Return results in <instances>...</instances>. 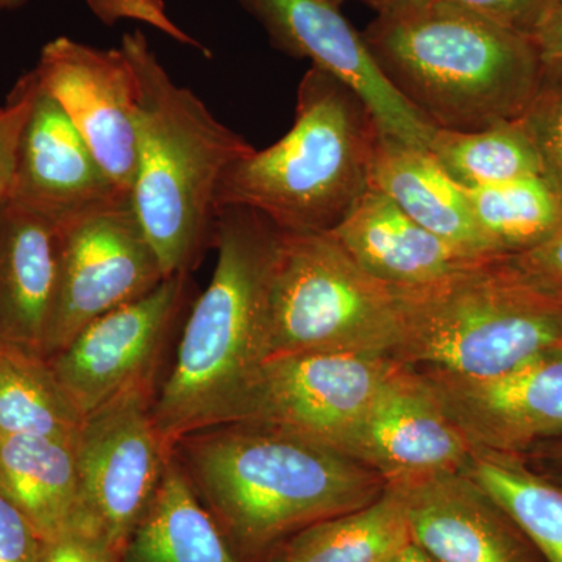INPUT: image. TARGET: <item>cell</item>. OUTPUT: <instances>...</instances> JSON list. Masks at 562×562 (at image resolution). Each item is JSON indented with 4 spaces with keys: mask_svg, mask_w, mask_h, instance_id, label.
<instances>
[{
    "mask_svg": "<svg viewBox=\"0 0 562 562\" xmlns=\"http://www.w3.org/2000/svg\"><path fill=\"white\" fill-rule=\"evenodd\" d=\"M409 542L402 494L386 484L376 501L303 528L281 552L286 562H383Z\"/></svg>",
    "mask_w": 562,
    "mask_h": 562,
    "instance_id": "obj_23",
    "label": "cell"
},
{
    "mask_svg": "<svg viewBox=\"0 0 562 562\" xmlns=\"http://www.w3.org/2000/svg\"><path fill=\"white\" fill-rule=\"evenodd\" d=\"M38 90L35 74L22 76L9 101L0 109V201L9 195L14 168H16L18 147L25 122L31 114L33 99Z\"/></svg>",
    "mask_w": 562,
    "mask_h": 562,
    "instance_id": "obj_29",
    "label": "cell"
},
{
    "mask_svg": "<svg viewBox=\"0 0 562 562\" xmlns=\"http://www.w3.org/2000/svg\"><path fill=\"white\" fill-rule=\"evenodd\" d=\"M465 192L476 225L498 258L535 249L562 228V195L542 177Z\"/></svg>",
    "mask_w": 562,
    "mask_h": 562,
    "instance_id": "obj_26",
    "label": "cell"
},
{
    "mask_svg": "<svg viewBox=\"0 0 562 562\" xmlns=\"http://www.w3.org/2000/svg\"><path fill=\"white\" fill-rule=\"evenodd\" d=\"M269 358L339 351L392 358L394 288L362 271L328 233H280L268 286Z\"/></svg>",
    "mask_w": 562,
    "mask_h": 562,
    "instance_id": "obj_7",
    "label": "cell"
},
{
    "mask_svg": "<svg viewBox=\"0 0 562 562\" xmlns=\"http://www.w3.org/2000/svg\"><path fill=\"white\" fill-rule=\"evenodd\" d=\"M519 121L538 155L542 179L562 195V58H543Z\"/></svg>",
    "mask_w": 562,
    "mask_h": 562,
    "instance_id": "obj_28",
    "label": "cell"
},
{
    "mask_svg": "<svg viewBox=\"0 0 562 562\" xmlns=\"http://www.w3.org/2000/svg\"><path fill=\"white\" fill-rule=\"evenodd\" d=\"M535 41L543 58H562V0L554 7Z\"/></svg>",
    "mask_w": 562,
    "mask_h": 562,
    "instance_id": "obj_36",
    "label": "cell"
},
{
    "mask_svg": "<svg viewBox=\"0 0 562 562\" xmlns=\"http://www.w3.org/2000/svg\"><path fill=\"white\" fill-rule=\"evenodd\" d=\"M7 198L63 231L128 201L132 192L110 179L60 103L38 83Z\"/></svg>",
    "mask_w": 562,
    "mask_h": 562,
    "instance_id": "obj_16",
    "label": "cell"
},
{
    "mask_svg": "<svg viewBox=\"0 0 562 562\" xmlns=\"http://www.w3.org/2000/svg\"><path fill=\"white\" fill-rule=\"evenodd\" d=\"M395 562H438L432 560L430 554L424 552L413 541L403 547L402 552L397 554Z\"/></svg>",
    "mask_w": 562,
    "mask_h": 562,
    "instance_id": "obj_38",
    "label": "cell"
},
{
    "mask_svg": "<svg viewBox=\"0 0 562 562\" xmlns=\"http://www.w3.org/2000/svg\"><path fill=\"white\" fill-rule=\"evenodd\" d=\"M261 562H286L283 557V552L280 550H277L276 553H272L271 557L266 558V560H262Z\"/></svg>",
    "mask_w": 562,
    "mask_h": 562,
    "instance_id": "obj_40",
    "label": "cell"
},
{
    "mask_svg": "<svg viewBox=\"0 0 562 562\" xmlns=\"http://www.w3.org/2000/svg\"><path fill=\"white\" fill-rule=\"evenodd\" d=\"M58 251L60 231L54 224L9 198L0 201V347L44 357Z\"/></svg>",
    "mask_w": 562,
    "mask_h": 562,
    "instance_id": "obj_19",
    "label": "cell"
},
{
    "mask_svg": "<svg viewBox=\"0 0 562 562\" xmlns=\"http://www.w3.org/2000/svg\"><path fill=\"white\" fill-rule=\"evenodd\" d=\"M120 562H239L172 452Z\"/></svg>",
    "mask_w": 562,
    "mask_h": 562,
    "instance_id": "obj_21",
    "label": "cell"
},
{
    "mask_svg": "<svg viewBox=\"0 0 562 562\" xmlns=\"http://www.w3.org/2000/svg\"><path fill=\"white\" fill-rule=\"evenodd\" d=\"M328 235L362 271L392 288L430 284L490 261L432 235L373 187Z\"/></svg>",
    "mask_w": 562,
    "mask_h": 562,
    "instance_id": "obj_18",
    "label": "cell"
},
{
    "mask_svg": "<svg viewBox=\"0 0 562 562\" xmlns=\"http://www.w3.org/2000/svg\"><path fill=\"white\" fill-rule=\"evenodd\" d=\"M33 74L60 103L110 179L132 192L138 162V88L124 49H98L60 36L43 47Z\"/></svg>",
    "mask_w": 562,
    "mask_h": 562,
    "instance_id": "obj_13",
    "label": "cell"
},
{
    "mask_svg": "<svg viewBox=\"0 0 562 562\" xmlns=\"http://www.w3.org/2000/svg\"><path fill=\"white\" fill-rule=\"evenodd\" d=\"M190 297V273L166 277L143 297L103 314L47 358L81 416L155 379L158 358Z\"/></svg>",
    "mask_w": 562,
    "mask_h": 562,
    "instance_id": "obj_11",
    "label": "cell"
},
{
    "mask_svg": "<svg viewBox=\"0 0 562 562\" xmlns=\"http://www.w3.org/2000/svg\"><path fill=\"white\" fill-rule=\"evenodd\" d=\"M0 491L43 541L60 532L79 509L76 436H0Z\"/></svg>",
    "mask_w": 562,
    "mask_h": 562,
    "instance_id": "obj_22",
    "label": "cell"
},
{
    "mask_svg": "<svg viewBox=\"0 0 562 562\" xmlns=\"http://www.w3.org/2000/svg\"><path fill=\"white\" fill-rule=\"evenodd\" d=\"M525 462L541 475L562 486V438L552 439L532 447L530 452L520 454Z\"/></svg>",
    "mask_w": 562,
    "mask_h": 562,
    "instance_id": "obj_35",
    "label": "cell"
},
{
    "mask_svg": "<svg viewBox=\"0 0 562 562\" xmlns=\"http://www.w3.org/2000/svg\"><path fill=\"white\" fill-rule=\"evenodd\" d=\"M88 3H90L91 10L94 11L103 22L113 24V22H116L120 18H132V20L149 22L154 27L168 33L171 38L180 41V43L183 44H190V46L195 47V49L203 52L206 57H211L210 52L206 50L199 41L181 32L180 29L166 16L162 0H88Z\"/></svg>",
    "mask_w": 562,
    "mask_h": 562,
    "instance_id": "obj_33",
    "label": "cell"
},
{
    "mask_svg": "<svg viewBox=\"0 0 562 562\" xmlns=\"http://www.w3.org/2000/svg\"><path fill=\"white\" fill-rule=\"evenodd\" d=\"M341 3L342 0H336ZM368 3L371 9L375 10L376 16H386V14L408 13V11L424 9L430 5L432 0H360Z\"/></svg>",
    "mask_w": 562,
    "mask_h": 562,
    "instance_id": "obj_37",
    "label": "cell"
},
{
    "mask_svg": "<svg viewBox=\"0 0 562 562\" xmlns=\"http://www.w3.org/2000/svg\"><path fill=\"white\" fill-rule=\"evenodd\" d=\"M25 3H27V0H0V13L20 10Z\"/></svg>",
    "mask_w": 562,
    "mask_h": 562,
    "instance_id": "obj_39",
    "label": "cell"
},
{
    "mask_svg": "<svg viewBox=\"0 0 562 562\" xmlns=\"http://www.w3.org/2000/svg\"><path fill=\"white\" fill-rule=\"evenodd\" d=\"M280 233L257 211H217L216 269L192 303L151 409L168 452L192 431L231 422L271 355L268 286Z\"/></svg>",
    "mask_w": 562,
    "mask_h": 562,
    "instance_id": "obj_2",
    "label": "cell"
},
{
    "mask_svg": "<svg viewBox=\"0 0 562 562\" xmlns=\"http://www.w3.org/2000/svg\"><path fill=\"white\" fill-rule=\"evenodd\" d=\"M121 47L138 88L133 206L165 276L190 273L214 243L222 176L255 147L173 83L143 32L125 33Z\"/></svg>",
    "mask_w": 562,
    "mask_h": 562,
    "instance_id": "obj_4",
    "label": "cell"
},
{
    "mask_svg": "<svg viewBox=\"0 0 562 562\" xmlns=\"http://www.w3.org/2000/svg\"><path fill=\"white\" fill-rule=\"evenodd\" d=\"M427 150L464 190L541 177L538 155L519 120L472 132L435 128Z\"/></svg>",
    "mask_w": 562,
    "mask_h": 562,
    "instance_id": "obj_27",
    "label": "cell"
},
{
    "mask_svg": "<svg viewBox=\"0 0 562 562\" xmlns=\"http://www.w3.org/2000/svg\"><path fill=\"white\" fill-rule=\"evenodd\" d=\"M382 133L366 103L319 68L299 85L291 131L225 171L216 210L243 206L286 233H328L371 188Z\"/></svg>",
    "mask_w": 562,
    "mask_h": 562,
    "instance_id": "obj_5",
    "label": "cell"
},
{
    "mask_svg": "<svg viewBox=\"0 0 562 562\" xmlns=\"http://www.w3.org/2000/svg\"><path fill=\"white\" fill-rule=\"evenodd\" d=\"M81 422L47 358L0 347V436L74 438Z\"/></svg>",
    "mask_w": 562,
    "mask_h": 562,
    "instance_id": "obj_25",
    "label": "cell"
},
{
    "mask_svg": "<svg viewBox=\"0 0 562 562\" xmlns=\"http://www.w3.org/2000/svg\"><path fill=\"white\" fill-rule=\"evenodd\" d=\"M536 40L560 0H439Z\"/></svg>",
    "mask_w": 562,
    "mask_h": 562,
    "instance_id": "obj_30",
    "label": "cell"
},
{
    "mask_svg": "<svg viewBox=\"0 0 562 562\" xmlns=\"http://www.w3.org/2000/svg\"><path fill=\"white\" fill-rule=\"evenodd\" d=\"M362 36L392 87L443 131L519 120L543 61L535 40L439 0L376 16Z\"/></svg>",
    "mask_w": 562,
    "mask_h": 562,
    "instance_id": "obj_3",
    "label": "cell"
},
{
    "mask_svg": "<svg viewBox=\"0 0 562 562\" xmlns=\"http://www.w3.org/2000/svg\"><path fill=\"white\" fill-rule=\"evenodd\" d=\"M122 550L91 525L70 520L43 541L40 562H120Z\"/></svg>",
    "mask_w": 562,
    "mask_h": 562,
    "instance_id": "obj_31",
    "label": "cell"
},
{
    "mask_svg": "<svg viewBox=\"0 0 562 562\" xmlns=\"http://www.w3.org/2000/svg\"><path fill=\"white\" fill-rule=\"evenodd\" d=\"M405 503L412 541L438 562H543L508 512L462 471L387 483Z\"/></svg>",
    "mask_w": 562,
    "mask_h": 562,
    "instance_id": "obj_17",
    "label": "cell"
},
{
    "mask_svg": "<svg viewBox=\"0 0 562 562\" xmlns=\"http://www.w3.org/2000/svg\"><path fill=\"white\" fill-rule=\"evenodd\" d=\"M417 371L473 447L525 454L562 438V347L490 379Z\"/></svg>",
    "mask_w": 562,
    "mask_h": 562,
    "instance_id": "obj_14",
    "label": "cell"
},
{
    "mask_svg": "<svg viewBox=\"0 0 562 562\" xmlns=\"http://www.w3.org/2000/svg\"><path fill=\"white\" fill-rule=\"evenodd\" d=\"M401 339L392 358L414 369L490 379L562 347V303L501 261L414 288H394Z\"/></svg>",
    "mask_w": 562,
    "mask_h": 562,
    "instance_id": "obj_6",
    "label": "cell"
},
{
    "mask_svg": "<svg viewBox=\"0 0 562 562\" xmlns=\"http://www.w3.org/2000/svg\"><path fill=\"white\" fill-rule=\"evenodd\" d=\"M154 380L133 384L81 422L80 501L72 520L124 549L154 497L169 454L155 428Z\"/></svg>",
    "mask_w": 562,
    "mask_h": 562,
    "instance_id": "obj_8",
    "label": "cell"
},
{
    "mask_svg": "<svg viewBox=\"0 0 562 562\" xmlns=\"http://www.w3.org/2000/svg\"><path fill=\"white\" fill-rule=\"evenodd\" d=\"M43 539L0 491V562H40Z\"/></svg>",
    "mask_w": 562,
    "mask_h": 562,
    "instance_id": "obj_34",
    "label": "cell"
},
{
    "mask_svg": "<svg viewBox=\"0 0 562 562\" xmlns=\"http://www.w3.org/2000/svg\"><path fill=\"white\" fill-rule=\"evenodd\" d=\"M472 447L428 380L402 364L347 431L338 450L394 483L432 472L461 471Z\"/></svg>",
    "mask_w": 562,
    "mask_h": 562,
    "instance_id": "obj_15",
    "label": "cell"
},
{
    "mask_svg": "<svg viewBox=\"0 0 562 562\" xmlns=\"http://www.w3.org/2000/svg\"><path fill=\"white\" fill-rule=\"evenodd\" d=\"M501 261L532 290L562 303V228L541 246Z\"/></svg>",
    "mask_w": 562,
    "mask_h": 562,
    "instance_id": "obj_32",
    "label": "cell"
},
{
    "mask_svg": "<svg viewBox=\"0 0 562 562\" xmlns=\"http://www.w3.org/2000/svg\"><path fill=\"white\" fill-rule=\"evenodd\" d=\"M462 472L490 492L522 528L543 562H562V486L520 454L472 447Z\"/></svg>",
    "mask_w": 562,
    "mask_h": 562,
    "instance_id": "obj_24",
    "label": "cell"
},
{
    "mask_svg": "<svg viewBox=\"0 0 562 562\" xmlns=\"http://www.w3.org/2000/svg\"><path fill=\"white\" fill-rule=\"evenodd\" d=\"M165 279L132 199L63 228L44 357H54L92 321L143 297Z\"/></svg>",
    "mask_w": 562,
    "mask_h": 562,
    "instance_id": "obj_9",
    "label": "cell"
},
{
    "mask_svg": "<svg viewBox=\"0 0 562 562\" xmlns=\"http://www.w3.org/2000/svg\"><path fill=\"white\" fill-rule=\"evenodd\" d=\"M238 2L260 22L277 49L308 58L314 68L350 88L366 103L384 135L427 149L436 127L392 87L364 36L344 18L336 0Z\"/></svg>",
    "mask_w": 562,
    "mask_h": 562,
    "instance_id": "obj_12",
    "label": "cell"
},
{
    "mask_svg": "<svg viewBox=\"0 0 562 562\" xmlns=\"http://www.w3.org/2000/svg\"><path fill=\"white\" fill-rule=\"evenodd\" d=\"M172 454L239 562H261L303 528L383 494L380 473L276 425L225 422L183 436Z\"/></svg>",
    "mask_w": 562,
    "mask_h": 562,
    "instance_id": "obj_1",
    "label": "cell"
},
{
    "mask_svg": "<svg viewBox=\"0 0 562 562\" xmlns=\"http://www.w3.org/2000/svg\"><path fill=\"white\" fill-rule=\"evenodd\" d=\"M401 366L375 353L277 355L261 366L231 422L276 425L338 450Z\"/></svg>",
    "mask_w": 562,
    "mask_h": 562,
    "instance_id": "obj_10",
    "label": "cell"
},
{
    "mask_svg": "<svg viewBox=\"0 0 562 562\" xmlns=\"http://www.w3.org/2000/svg\"><path fill=\"white\" fill-rule=\"evenodd\" d=\"M401 552H402V550H401ZM401 552H398V553H401ZM397 554H394V557L387 558V560H384L383 562H395V560H397Z\"/></svg>",
    "mask_w": 562,
    "mask_h": 562,
    "instance_id": "obj_41",
    "label": "cell"
},
{
    "mask_svg": "<svg viewBox=\"0 0 562 562\" xmlns=\"http://www.w3.org/2000/svg\"><path fill=\"white\" fill-rule=\"evenodd\" d=\"M371 187L382 191L413 221L479 260L498 258L473 217L468 192L427 149L380 133Z\"/></svg>",
    "mask_w": 562,
    "mask_h": 562,
    "instance_id": "obj_20",
    "label": "cell"
}]
</instances>
